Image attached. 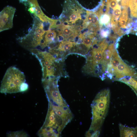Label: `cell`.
Returning <instances> with one entry per match:
<instances>
[{
  "mask_svg": "<svg viewBox=\"0 0 137 137\" xmlns=\"http://www.w3.org/2000/svg\"><path fill=\"white\" fill-rule=\"evenodd\" d=\"M110 98V90H102L96 95L91 104L92 120L90 127L86 132V137H98L107 115Z\"/></svg>",
  "mask_w": 137,
  "mask_h": 137,
  "instance_id": "cell-1",
  "label": "cell"
},
{
  "mask_svg": "<svg viewBox=\"0 0 137 137\" xmlns=\"http://www.w3.org/2000/svg\"><path fill=\"white\" fill-rule=\"evenodd\" d=\"M20 2L24 3L26 5V3L28 2V0H19Z\"/></svg>",
  "mask_w": 137,
  "mask_h": 137,
  "instance_id": "cell-18",
  "label": "cell"
},
{
  "mask_svg": "<svg viewBox=\"0 0 137 137\" xmlns=\"http://www.w3.org/2000/svg\"><path fill=\"white\" fill-rule=\"evenodd\" d=\"M28 85L27 83L25 82L23 83L21 86L20 92H23L26 91L28 89Z\"/></svg>",
  "mask_w": 137,
  "mask_h": 137,
  "instance_id": "cell-16",
  "label": "cell"
},
{
  "mask_svg": "<svg viewBox=\"0 0 137 137\" xmlns=\"http://www.w3.org/2000/svg\"><path fill=\"white\" fill-rule=\"evenodd\" d=\"M7 136L9 137H27L29 135L25 132L23 130L15 131H11L7 133Z\"/></svg>",
  "mask_w": 137,
  "mask_h": 137,
  "instance_id": "cell-15",
  "label": "cell"
},
{
  "mask_svg": "<svg viewBox=\"0 0 137 137\" xmlns=\"http://www.w3.org/2000/svg\"><path fill=\"white\" fill-rule=\"evenodd\" d=\"M25 81L23 72L15 67H10L7 70L1 82L0 92L6 94L20 92L21 86Z\"/></svg>",
  "mask_w": 137,
  "mask_h": 137,
  "instance_id": "cell-4",
  "label": "cell"
},
{
  "mask_svg": "<svg viewBox=\"0 0 137 137\" xmlns=\"http://www.w3.org/2000/svg\"><path fill=\"white\" fill-rule=\"evenodd\" d=\"M76 0H65L62 13L59 17L64 24L74 26V24L82 19L84 12Z\"/></svg>",
  "mask_w": 137,
  "mask_h": 137,
  "instance_id": "cell-6",
  "label": "cell"
},
{
  "mask_svg": "<svg viewBox=\"0 0 137 137\" xmlns=\"http://www.w3.org/2000/svg\"><path fill=\"white\" fill-rule=\"evenodd\" d=\"M57 33L54 30H49L46 31L40 46L43 49L54 42L56 37Z\"/></svg>",
  "mask_w": 137,
  "mask_h": 137,
  "instance_id": "cell-10",
  "label": "cell"
},
{
  "mask_svg": "<svg viewBox=\"0 0 137 137\" xmlns=\"http://www.w3.org/2000/svg\"><path fill=\"white\" fill-rule=\"evenodd\" d=\"M129 6L131 17L137 18V0H130Z\"/></svg>",
  "mask_w": 137,
  "mask_h": 137,
  "instance_id": "cell-14",
  "label": "cell"
},
{
  "mask_svg": "<svg viewBox=\"0 0 137 137\" xmlns=\"http://www.w3.org/2000/svg\"><path fill=\"white\" fill-rule=\"evenodd\" d=\"M68 123L58 116L48 105L45 120L38 132L37 135L41 137L60 136L62 130Z\"/></svg>",
  "mask_w": 137,
  "mask_h": 137,
  "instance_id": "cell-2",
  "label": "cell"
},
{
  "mask_svg": "<svg viewBox=\"0 0 137 137\" xmlns=\"http://www.w3.org/2000/svg\"><path fill=\"white\" fill-rule=\"evenodd\" d=\"M107 69L106 73L107 77L114 81H118L125 77L137 75L133 67L128 65L122 60L115 49L108 64Z\"/></svg>",
  "mask_w": 137,
  "mask_h": 137,
  "instance_id": "cell-3",
  "label": "cell"
},
{
  "mask_svg": "<svg viewBox=\"0 0 137 137\" xmlns=\"http://www.w3.org/2000/svg\"><path fill=\"white\" fill-rule=\"evenodd\" d=\"M28 3H32L34 7L35 8L34 15L41 21L44 20L46 16L42 12L38 3L37 0H28Z\"/></svg>",
  "mask_w": 137,
  "mask_h": 137,
  "instance_id": "cell-12",
  "label": "cell"
},
{
  "mask_svg": "<svg viewBox=\"0 0 137 137\" xmlns=\"http://www.w3.org/2000/svg\"><path fill=\"white\" fill-rule=\"evenodd\" d=\"M28 11L31 13L34 14L35 13V8L33 7H30L28 9Z\"/></svg>",
  "mask_w": 137,
  "mask_h": 137,
  "instance_id": "cell-17",
  "label": "cell"
},
{
  "mask_svg": "<svg viewBox=\"0 0 137 137\" xmlns=\"http://www.w3.org/2000/svg\"><path fill=\"white\" fill-rule=\"evenodd\" d=\"M119 81L124 83L130 87L134 91L137 96V75L125 77Z\"/></svg>",
  "mask_w": 137,
  "mask_h": 137,
  "instance_id": "cell-11",
  "label": "cell"
},
{
  "mask_svg": "<svg viewBox=\"0 0 137 137\" xmlns=\"http://www.w3.org/2000/svg\"><path fill=\"white\" fill-rule=\"evenodd\" d=\"M15 10V8L8 6L1 12L0 32L10 29L12 27L13 19Z\"/></svg>",
  "mask_w": 137,
  "mask_h": 137,
  "instance_id": "cell-7",
  "label": "cell"
},
{
  "mask_svg": "<svg viewBox=\"0 0 137 137\" xmlns=\"http://www.w3.org/2000/svg\"><path fill=\"white\" fill-rule=\"evenodd\" d=\"M76 43L74 42L64 41L61 42L57 49L60 51L67 52L71 50Z\"/></svg>",
  "mask_w": 137,
  "mask_h": 137,
  "instance_id": "cell-13",
  "label": "cell"
},
{
  "mask_svg": "<svg viewBox=\"0 0 137 137\" xmlns=\"http://www.w3.org/2000/svg\"><path fill=\"white\" fill-rule=\"evenodd\" d=\"M100 27L99 18L96 12L87 11L82 24V29L87 28L89 31L96 33Z\"/></svg>",
  "mask_w": 137,
  "mask_h": 137,
  "instance_id": "cell-8",
  "label": "cell"
},
{
  "mask_svg": "<svg viewBox=\"0 0 137 137\" xmlns=\"http://www.w3.org/2000/svg\"><path fill=\"white\" fill-rule=\"evenodd\" d=\"M119 127L120 137H137V126L130 127L120 123Z\"/></svg>",
  "mask_w": 137,
  "mask_h": 137,
  "instance_id": "cell-9",
  "label": "cell"
},
{
  "mask_svg": "<svg viewBox=\"0 0 137 137\" xmlns=\"http://www.w3.org/2000/svg\"><path fill=\"white\" fill-rule=\"evenodd\" d=\"M33 21L32 28L28 33L19 40L22 46L29 50L40 46L46 31L44 29L43 23L35 15Z\"/></svg>",
  "mask_w": 137,
  "mask_h": 137,
  "instance_id": "cell-5",
  "label": "cell"
}]
</instances>
